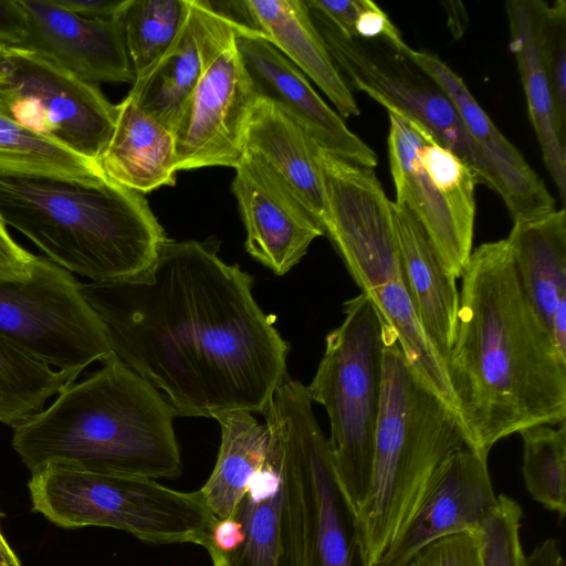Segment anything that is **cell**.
I'll return each instance as SVG.
<instances>
[{
	"label": "cell",
	"instance_id": "6da1fadb",
	"mask_svg": "<svg viewBox=\"0 0 566 566\" xmlns=\"http://www.w3.org/2000/svg\"><path fill=\"white\" fill-rule=\"evenodd\" d=\"M220 242L168 241L153 265L120 281L81 283L113 353L177 417L262 413L289 378V343L253 296V276Z\"/></svg>",
	"mask_w": 566,
	"mask_h": 566
},
{
	"label": "cell",
	"instance_id": "7a4b0ae2",
	"mask_svg": "<svg viewBox=\"0 0 566 566\" xmlns=\"http://www.w3.org/2000/svg\"><path fill=\"white\" fill-rule=\"evenodd\" d=\"M446 359L470 447L489 454L526 428L566 419V359L530 302L507 240L471 252Z\"/></svg>",
	"mask_w": 566,
	"mask_h": 566
},
{
	"label": "cell",
	"instance_id": "3957f363",
	"mask_svg": "<svg viewBox=\"0 0 566 566\" xmlns=\"http://www.w3.org/2000/svg\"><path fill=\"white\" fill-rule=\"evenodd\" d=\"M176 417L166 397L113 353L13 428L12 447L31 473L61 465L174 479L182 471Z\"/></svg>",
	"mask_w": 566,
	"mask_h": 566
},
{
	"label": "cell",
	"instance_id": "277c9868",
	"mask_svg": "<svg viewBox=\"0 0 566 566\" xmlns=\"http://www.w3.org/2000/svg\"><path fill=\"white\" fill-rule=\"evenodd\" d=\"M0 218L48 259L96 283L142 274L168 241L143 193L104 174L0 171Z\"/></svg>",
	"mask_w": 566,
	"mask_h": 566
},
{
	"label": "cell",
	"instance_id": "5b68a950",
	"mask_svg": "<svg viewBox=\"0 0 566 566\" xmlns=\"http://www.w3.org/2000/svg\"><path fill=\"white\" fill-rule=\"evenodd\" d=\"M469 444L455 410L410 368L385 322L382 390L367 497L357 512L373 566L397 538L441 464Z\"/></svg>",
	"mask_w": 566,
	"mask_h": 566
},
{
	"label": "cell",
	"instance_id": "8992f818",
	"mask_svg": "<svg viewBox=\"0 0 566 566\" xmlns=\"http://www.w3.org/2000/svg\"><path fill=\"white\" fill-rule=\"evenodd\" d=\"M345 318L325 338L307 387L329 419L331 457L339 486L357 514L371 482L379 417L385 321L366 293L344 303Z\"/></svg>",
	"mask_w": 566,
	"mask_h": 566
},
{
	"label": "cell",
	"instance_id": "52a82bcc",
	"mask_svg": "<svg viewBox=\"0 0 566 566\" xmlns=\"http://www.w3.org/2000/svg\"><path fill=\"white\" fill-rule=\"evenodd\" d=\"M32 510L64 528L112 527L156 544L209 545L218 518L200 491L153 479L49 465L31 473Z\"/></svg>",
	"mask_w": 566,
	"mask_h": 566
},
{
	"label": "cell",
	"instance_id": "ba28073f",
	"mask_svg": "<svg viewBox=\"0 0 566 566\" xmlns=\"http://www.w3.org/2000/svg\"><path fill=\"white\" fill-rule=\"evenodd\" d=\"M270 437L287 457L301 499L303 566H370L332 461L307 387L287 378L262 412Z\"/></svg>",
	"mask_w": 566,
	"mask_h": 566
},
{
	"label": "cell",
	"instance_id": "9c48e42d",
	"mask_svg": "<svg viewBox=\"0 0 566 566\" xmlns=\"http://www.w3.org/2000/svg\"><path fill=\"white\" fill-rule=\"evenodd\" d=\"M310 13L350 90L364 92L388 112L422 126L468 164L478 184L500 193L490 159L471 137L451 99L427 73L389 42L347 38L319 13Z\"/></svg>",
	"mask_w": 566,
	"mask_h": 566
},
{
	"label": "cell",
	"instance_id": "30bf717a",
	"mask_svg": "<svg viewBox=\"0 0 566 566\" xmlns=\"http://www.w3.org/2000/svg\"><path fill=\"white\" fill-rule=\"evenodd\" d=\"M192 9L201 72L172 130L175 169L234 168L244 153L255 96L237 46L234 21L206 0H192Z\"/></svg>",
	"mask_w": 566,
	"mask_h": 566
},
{
	"label": "cell",
	"instance_id": "8fae6325",
	"mask_svg": "<svg viewBox=\"0 0 566 566\" xmlns=\"http://www.w3.org/2000/svg\"><path fill=\"white\" fill-rule=\"evenodd\" d=\"M0 334L48 366L80 375L113 354L106 327L71 272L36 256L21 279H0Z\"/></svg>",
	"mask_w": 566,
	"mask_h": 566
},
{
	"label": "cell",
	"instance_id": "7c38bea8",
	"mask_svg": "<svg viewBox=\"0 0 566 566\" xmlns=\"http://www.w3.org/2000/svg\"><path fill=\"white\" fill-rule=\"evenodd\" d=\"M388 114L395 202L418 219L446 269L461 277L472 252L476 178L461 157L422 126Z\"/></svg>",
	"mask_w": 566,
	"mask_h": 566
},
{
	"label": "cell",
	"instance_id": "4fadbf2b",
	"mask_svg": "<svg viewBox=\"0 0 566 566\" xmlns=\"http://www.w3.org/2000/svg\"><path fill=\"white\" fill-rule=\"evenodd\" d=\"M10 53L11 66L0 76V114L97 165L115 127L116 105L98 85L32 52Z\"/></svg>",
	"mask_w": 566,
	"mask_h": 566
},
{
	"label": "cell",
	"instance_id": "5bb4252c",
	"mask_svg": "<svg viewBox=\"0 0 566 566\" xmlns=\"http://www.w3.org/2000/svg\"><path fill=\"white\" fill-rule=\"evenodd\" d=\"M326 198L324 234L363 293L402 277L391 200L374 168L314 144Z\"/></svg>",
	"mask_w": 566,
	"mask_h": 566
},
{
	"label": "cell",
	"instance_id": "9a60e30c",
	"mask_svg": "<svg viewBox=\"0 0 566 566\" xmlns=\"http://www.w3.org/2000/svg\"><path fill=\"white\" fill-rule=\"evenodd\" d=\"M233 517L240 523L241 541L226 554H210L213 566H303L297 480L270 436L265 462Z\"/></svg>",
	"mask_w": 566,
	"mask_h": 566
},
{
	"label": "cell",
	"instance_id": "2e32d148",
	"mask_svg": "<svg viewBox=\"0 0 566 566\" xmlns=\"http://www.w3.org/2000/svg\"><path fill=\"white\" fill-rule=\"evenodd\" d=\"M237 46L256 98L285 112L319 147L375 168V151L315 92L306 76L262 33L234 21Z\"/></svg>",
	"mask_w": 566,
	"mask_h": 566
},
{
	"label": "cell",
	"instance_id": "e0dca14e",
	"mask_svg": "<svg viewBox=\"0 0 566 566\" xmlns=\"http://www.w3.org/2000/svg\"><path fill=\"white\" fill-rule=\"evenodd\" d=\"M488 453L470 446L437 470L418 507L373 566H407L428 544L453 534H475L497 503Z\"/></svg>",
	"mask_w": 566,
	"mask_h": 566
},
{
	"label": "cell",
	"instance_id": "ac0fdd59",
	"mask_svg": "<svg viewBox=\"0 0 566 566\" xmlns=\"http://www.w3.org/2000/svg\"><path fill=\"white\" fill-rule=\"evenodd\" d=\"M29 30L18 49L32 52L87 83H134L120 17L87 19L55 0H21Z\"/></svg>",
	"mask_w": 566,
	"mask_h": 566
},
{
	"label": "cell",
	"instance_id": "d6986e66",
	"mask_svg": "<svg viewBox=\"0 0 566 566\" xmlns=\"http://www.w3.org/2000/svg\"><path fill=\"white\" fill-rule=\"evenodd\" d=\"M234 169L232 191L247 231L245 250L284 275L324 232L261 160L244 151Z\"/></svg>",
	"mask_w": 566,
	"mask_h": 566
},
{
	"label": "cell",
	"instance_id": "ffe728a7",
	"mask_svg": "<svg viewBox=\"0 0 566 566\" xmlns=\"http://www.w3.org/2000/svg\"><path fill=\"white\" fill-rule=\"evenodd\" d=\"M448 95L473 140L495 169L500 196L513 222L555 210V200L544 181L518 149L497 129L463 80L438 56L410 48L399 49Z\"/></svg>",
	"mask_w": 566,
	"mask_h": 566
},
{
	"label": "cell",
	"instance_id": "44dd1931",
	"mask_svg": "<svg viewBox=\"0 0 566 566\" xmlns=\"http://www.w3.org/2000/svg\"><path fill=\"white\" fill-rule=\"evenodd\" d=\"M213 8L241 25L262 33L324 92L342 117L360 111L335 65L304 0H239Z\"/></svg>",
	"mask_w": 566,
	"mask_h": 566
},
{
	"label": "cell",
	"instance_id": "7402d4cb",
	"mask_svg": "<svg viewBox=\"0 0 566 566\" xmlns=\"http://www.w3.org/2000/svg\"><path fill=\"white\" fill-rule=\"evenodd\" d=\"M546 3L542 0H509L505 13L511 34L510 49L517 63L528 116L543 161L565 203L566 127L557 115L541 49V21Z\"/></svg>",
	"mask_w": 566,
	"mask_h": 566
},
{
	"label": "cell",
	"instance_id": "603a6c76",
	"mask_svg": "<svg viewBox=\"0 0 566 566\" xmlns=\"http://www.w3.org/2000/svg\"><path fill=\"white\" fill-rule=\"evenodd\" d=\"M405 286L416 313L444 363L453 346L460 294L455 277L418 219L403 206L391 201Z\"/></svg>",
	"mask_w": 566,
	"mask_h": 566
},
{
	"label": "cell",
	"instance_id": "cb8c5ba5",
	"mask_svg": "<svg viewBox=\"0 0 566 566\" xmlns=\"http://www.w3.org/2000/svg\"><path fill=\"white\" fill-rule=\"evenodd\" d=\"M244 151L261 160L323 230L325 190L314 142L307 134L275 104L256 98L245 129Z\"/></svg>",
	"mask_w": 566,
	"mask_h": 566
},
{
	"label": "cell",
	"instance_id": "d4e9b609",
	"mask_svg": "<svg viewBox=\"0 0 566 566\" xmlns=\"http://www.w3.org/2000/svg\"><path fill=\"white\" fill-rule=\"evenodd\" d=\"M97 166L107 178L140 193L174 186V134L127 94L116 105L115 127Z\"/></svg>",
	"mask_w": 566,
	"mask_h": 566
},
{
	"label": "cell",
	"instance_id": "484cf974",
	"mask_svg": "<svg viewBox=\"0 0 566 566\" xmlns=\"http://www.w3.org/2000/svg\"><path fill=\"white\" fill-rule=\"evenodd\" d=\"M507 240L524 291L549 332L566 304V211L513 222Z\"/></svg>",
	"mask_w": 566,
	"mask_h": 566
},
{
	"label": "cell",
	"instance_id": "4316f807",
	"mask_svg": "<svg viewBox=\"0 0 566 566\" xmlns=\"http://www.w3.org/2000/svg\"><path fill=\"white\" fill-rule=\"evenodd\" d=\"M221 443L214 468L199 490L218 520L233 516L268 453L269 431L253 413L230 411L214 418Z\"/></svg>",
	"mask_w": 566,
	"mask_h": 566
},
{
	"label": "cell",
	"instance_id": "83f0119b",
	"mask_svg": "<svg viewBox=\"0 0 566 566\" xmlns=\"http://www.w3.org/2000/svg\"><path fill=\"white\" fill-rule=\"evenodd\" d=\"M201 72L197 20L190 11L179 35L164 55L137 76L128 95L148 115L174 130Z\"/></svg>",
	"mask_w": 566,
	"mask_h": 566
},
{
	"label": "cell",
	"instance_id": "f1b7e54d",
	"mask_svg": "<svg viewBox=\"0 0 566 566\" xmlns=\"http://www.w3.org/2000/svg\"><path fill=\"white\" fill-rule=\"evenodd\" d=\"M367 295L384 321L394 329L410 368L455 410L446 363L416 313L403 277L389 282Z\"/></svg>",
	"mask_w": 566,
	"mask_h": 566
},
{
	"label": "cell",
	"instance_id": "f546056e",
	"mask_svg": "<svg viewBox=\"0 0 566 566\" xmlns=\"http://www.w3.org/2000/svg\"><path fill=\"white\" fill-rule=\"evenodd\" d=\"M78 376L54 369L0 334V422L20 426Z\"/></svg>",
	"mask_w": 566,
	"mask_h": 566
},
{
	"label": "cell",
	"instance_id": "4dcf8cb0",
	"mask_svg": "<svg viewBox=\"0 0 566 566\" xmlns=\"http://www.w3.org/2000/svg\"><path fill=\"white\" fill-rule=\"evenodd\" d=\"M190 11V0H127L120 14L135 78L172 45Z\"/></svg>",
	"mask_w": 566,
	"mask_h": 566
},
{
	"label": "cell",
	"instance_id": "1f68e13d",
	"mask_svg": "<svg viewBox=\"0 0 566 566\" xmlns=\"http://www.w3.org/2000/svg\"><path fill=\"white\" fill-rule=\"evenodd\" d=\"M523 441L522 474L531 497L566 516V426L541 424L518 432Z\"/></svg>",
	"mask_w": 566,
	"mask_h": 566
},
{
	"label": "cell",
	"instance_id": "d6a6232c",
	"mask_svg": "<svg viewBox=\"0 0 566 566\" xmlns=\"http://www.w3.org/2000/svg\"><path fill=\"white\" fill-rule=\"evenodd\" d=\"M0 171L88 178L98 166L0 114Z\"/></svg>",
	"mask_w": 566,
	"mask_h": 566
},
{
	"label": "cell",
	"instance_id": "836d02e7",
	"mask_svg": "<svg viewBox=\"0 0 566 566\" xmlns=\"http://www.w3.org/2000/svg\"><path fill=\"white\" fill-rule=\"evenodd\" d=\"M522 517L517 501L497 495L496 505L475 532L482 566H526L520 535Z\"/></svg>",
	"mask_w": 566,
	"mask_h": 566
},
{
	"label": "cell",
	"instance_id": "e575fe53",
	"mask_svg": "<svg viewBox=\"0 0 566 566\" xmlns=\"http://www.w3.org/2000/svg\"><path fill=\"white\" fill-rule=\"evenodd\" d=\"M541 49L559 122L566 127V1L546 3L541 21Z\"/></svg>",
	"mask_w": 566,
	"mask_h": 566
},
{
	"label": "cell",
	"instance_id": "d590c367",
	"mask_svg": "<svg viewBox=\"0 0 566 566\" xmlns=\"http://www.w3.org/2000/svg\"><path fill=\"white\" fill-rule=\"evenodd\" d=\"M407 566H482L475 534L441 537L418 552Z\"/></svg>",
	"mask_w": 566,
	"mask_h": 566
},
{
	"label": "cell",
	"instance_id": "8d00e7d4",
	"mask_svg": "<svg viewBox=\"0 0 566 566\" xmlns=\"http://www.w3.org/2000/svg\"><path fill=\"white\" fill-rule=\"evenodd\" d=\"M354 38L361 40H385L395 48L406 44L398 28L373 1L366 0L354 27Z\"/></svg>",
	"mask_w": 566,
	"mask_h": 566
},
{
	"label": "cell",
	"instance_id": "74e56055",
	"mask_svg": "<svg viewBox=\"0 0 566 566\" xmlns=\"http://www.w3.org/2000/svg\"><path fill=\"white\" fill-rule=\"evenodd\" d=\"M307 8L327 19L340 33L354 38L355 22L366 0H304Z\"/></svg>",
	"mask_w": 566,
	"mask_h": 566
},
{
	"label": "cell",
	"instance_id": "f35d334b",
	"mask_svg": "<svg viewBox=\"0 0 566 566\" xmlns=\"http://www.w3.org/2000/svg\"><path fill=\"white\" fill-rule=\"evenodd\" d=\"M35 255L18 244L0 218V279H21L29 273Z\"/></svg>",
	"mask_w": 566,
	"mask_h": 566
},
{
	"label": "cell",
	"instance_id": "ab89813d",
	"mask_svg": "<svg viewBox=\"0 0 566 566\" xmlns=\"http://www.w3.org/2000/svg\"><path fill=\"white\" fill-rule=\"evenodd\" d=\"M29 30L21 0H0V45L18 48Z\"/></svg>",
	"mask_w": 566,
	"mask_h": 566
},
{
	"label": "cell",
	"instance_id": "60d3db41",
	"mask_svg": "<svg viewBox=\"0 0 566 566\" xmlns=\"http://www.w3.org/2000/svg\"><path fill=\"white\" fill-rule=\"evenodd\" d=\"M66 10L87 18L99 20L118 19L127 0H55Z\"/></svg>",
	"mask_w": 566,
	"mask_h": 566
},
{
	"label": "cell",
	"instance_id": "b9f144b4",
	"mask_svg": "<svg viewBox=\"0 0 566 566\" xmlns=\"http://www.w3.org/2000/svg\"><path fill=\"white\" fill-rule=\"evenodd\" d=\"M526 566H565L560 543L555 537H547L538 543L530 555Z\"/></svg>",
	"mask_w": 566,
	"mask_h": 566
},
{
	"label": "cell",
	"instance_id": "7bdbcfd3",
	"mask_svg": "<svg viewBox=\"0 0 566 566\" xmlns=\"http://www.w3.org/2000/svg\"><path fill=\"white\" fill-rule=\"evenodd\" d=\"M0 566H22L0 531Z\"/></svg>",
	"mask_w": 566,
	"mask_h": 566
},
{
	"label": "cell",
	"instance_id": "ee69618b",
	"mask_svg": "<svg viewBox=\"0 0 566 566\" xmlns=\"http://www.w3.org/2000/svg\"><path fill=\"white\" fill-rule=\"evenodd\" d=\"M11 66L10 48L0 45V76L4 75Z\"/></svg>",
	"mask_w": 566,
	"mask_h": 566
}]
</instances>
